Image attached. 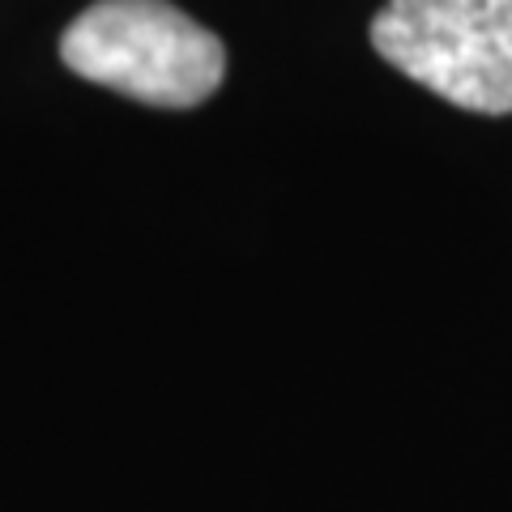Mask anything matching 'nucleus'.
<instances>
[{"instance_id":"1","label":"nucleus","mask_w":512,"mask_h":512,"mask_svg":"<svg viewBox=\"0 0 512 512\" xmlns=\"http://www.w3.org/2000/svg\"><path fill=\"white\" fill-rule=\"evenodd\" d=\"M77 77L150 107H197L227 77V47L171 0H94L60 35Z\"/></svg>"},{"instance_id":"2","label":"nucleus","mask_w":512,"mask_h":512,"mask_svg":"<svg viewBox=\"0 0 512 512\" xmlns=\"http://www.w3.org/2000/svg\"><path fill=\"white\" fill-rule=\"evenodd\" d=\"M372 47L448 103L512 111V0H389L372 18Z\"/></svg>"}]
</instances>
